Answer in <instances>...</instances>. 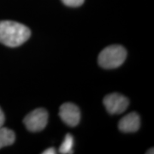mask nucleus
Returning a JSON list of instances; mask_svg holds the SVG:
<instances>
[{
  "mask_svg": "<svg viewBox=\"0 0 154 154\" xmlns=\"http://www.w3.org/2000/svg\"><path fill=\"white\" fill-rule=\"evenodd\" d=\"M31 36L30 29L13 21H0V43L8 47H18Z\"/></svg>",
  "mask_w": 154,
  "mask_h": 154,
  "instance_id": "nucleus-1",
  "label": "nucleus"
},
{
  "mask_svg": "<svg viewBox=\"0 0 154 154\" xmlns=\"http://www.w3.org/2000/svg\"><path fill=\"white\" fill-rule=\"evenodd\" d=\"M127 57L126 49L119 45L105 47L98 57L99 66L104 69H116L124 63Z\"/></svg>",
  "mask_w": 154,
  "mask_h": 154,
  "instance_id": "nucleus-2",
  "label": "nucleus"
},
{
  "mask_svg": "<svg viewBox=\"0 0 154 154\" xmlns=\"http://www.w3.org/2000/svg\"><path fill=\"white\" fill-rule=\"evenodd\" d=\"M48 122V112L44 108L35 109L23 119V123L27 129L31 132H39L43 130Z\"/></svg>",
  "mask_w": 154,
  "mask_h": 154,
  "instance_id": "nucleus-3",
  "label": "nucleus"
},
{
  "mask_svg": "<svg viewBox=\"0 0 154 154\" xmlns=\"http://www.w3.org/2000/svg\"><path fill=\"white\" fill-rule=\"evenodd\" d=\"M103 104L110 114L118 115L127 110L129 105V100L122 94H110L105 96Z\"/></svg>",
  "mask_w": 154,
  "mask_h": 154,
  "instance_id": "nucleus-4",
  "label": "nucleus"
},
{
  "mask_svg": "<svg viewBox=\"0 0 154 154\" xmlns=\"http://www.w3.org/2000/svg\"><path fill=\"white\" fill-rule=\"evenodd\" d=\"M59 116L68 126L75 127L81 120V111L78 106L73 103H64L60 106Z\"/></svg>",
  "mask_w": 154,
  "mask_h": 154,
  "instance_id": "nucleus-5",
  "label": "nucleus"
},
{
  "mask_svg": "<svg viewBox=\"0 0 154 154\" xmlns=\"http://www.w3.org/2000/svg\"><path fill=\"white\" fill-rule=\"evenodd\" d=\"M140 126V118L136 112H131L123 116L118 123V128L122 132H136Z\"/></svg>",
  "mask_w": 154,
  "mask_h": 154,
  "instance_id": "nucleus-6",
  "label": "nucleus"
},
{
  "mask_svg": "<svg viewBox=\"0 0 154 154\" xmlns=\"http://www.w3.org/2000/svg\"><path fill=\"white\" fill-rule=\"evenodd\" d=\"M16 135L10 128L1 127L0 128V149L11 146L15 142Z\"/></svg>",
  "mask_w": 154,
  "mask_h": 154,
  "instance_id": "nucleus-7",
  "label": "nucleus"
},
{
  "mask_svg": "<svg viewBox=\"0 0 154 154\" xmlns=\"http://www.w3.org/2000/svg\"><path fill=\"white\" fill-rule=\"evenodd\" d=\"M73 146H74V138L70 134H67L63 143L60 146L59 152L63 154L73 153Z\"/></svg>",
  "mask_w": 154,
  "mask_h": 154,
  "instance_id": "nucleus-8",
  "label": "nucleus"
},
{
  "mask_svg": "<svg viewBox=\"0 0 154 154\" xmlns=\"http://www.w3.org/2000/svg\"><path fill=\"white\" fill-rule=\"evenodd\" d=\"M85 0H62V2L69 7H79L82 5Z\"/></svg>",
  "mask_w": 154,
  "mask_h": 154,
  "instance_id": "nucleus-9",
  "label": "nucleus"
},
{
  "mask_svg": "<svg viewBox=\"0 0 154 154\" xmlns=\"http://www.w3.org/2000/svg\"><path fill=\"white\" fill-rule=\"evenodd\" d=\"M5 122V114H4L2 109L0 108V128L3 127Z\"/></svg>",
  "mask_w": 154,
  "mask_h": 154,
  "instance_id": "nucleus-10",
  "label": "nucleus"
},
{
  "mask_svg": "<svg viewBox=\"0 0 154 154\" xmlns=\"http://www.w3.org/2000/svg\"><path fill=\"white\" fill-rule=\"evenodd\" d=\"M43 154H56L57 153V151H56L55 148H53V147H51V148L46 149L45 151H44Z\"/></svg>",
  "mask_w": 154,
  "mask_h": 154,
  "instance_id": "nucleus-11",
  "label": "nucleus"
}]
</instances>
